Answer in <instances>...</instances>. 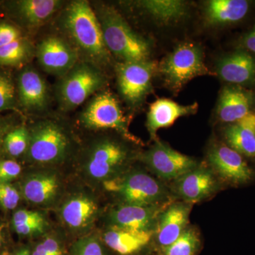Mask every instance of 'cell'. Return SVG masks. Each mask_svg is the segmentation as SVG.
<instances>
[{"label":"cell","mask_w":255,"mask_h":255,"mask_svg":"<svg viewBox=\"0 0 255 255\" xmlns=\"http://www.w3.org/2000/svg\"><path fill=\"white\" fill-rule=\"evenodd\" d=\"M197 103L181 105L169 99H158L152 104L147 114L146 127L151 138L155 139L157 130L172 126L178 119L195 114Z\"/></svg>","instance_id":"cell-20"},{"label":"cell","mask_w":255,"mask_h":255,"mask_svg":"<svg viewBox=\"0 0 255 255\" xmlns=\"http://www.w3.org/2000/svg\"><path fill=\"white\" fill-rule=\"evenodd\" d=\"M154 234L153 231H135L111 226L102 241L117 255H145L154 250Z\"/></svg>","instance_id":"cell-17"},{"label":"cell","mask_w":255,"mask_h":255,"mask_svg":"<svg viewBox=\"0 0 255 255\" xmlns=\"http://www.w3.org/2000/svg\"><path fill=\"white\" fill-rule=\"evenodd\" d=\"M29 129V145L26 156L39 164L59 163L70 155L74 140L68 127L60 119L45 117Z\"/></svg>","instance_id":"cell-4"},{"label":"cell","mask_w":255,"mask_h":255,"mask_svg":"<svg viewBox=\"0 0 255 255\" xmlns=\"http://www.w3.org/2000/svg\"><path fill=\"white\" fill-rule=\"evenodd\" d=\"M107 191L117 194L124 204L155 206L171 201L167 191L159 181L150 174L134 171L104 182Z\"/></svg>","instance_id":"cell-6"},{"label":"cell","mask_w":255,"mask_h":255,"mask_svg":"<svg viewBox=\"0 0 255 255\" xmlns=\"http://www.w3.org/2000/svg\"><path fill=\"white\" fill-rule=\"evenodd\" d=\"M157 70V63L150 60L116 64L119 93L130 107L141 105L150 91Z\"/></svg>","instance_id":"cell-9"},{"label":"cell","mask_w":255,"mask_h":255,"mask_svg":"<svg viewBox=\"0 0 255 255\" xmlns=\"http://www.w3.org/2000/svg\"><path fill=\"white\" fill-rule=\"evenodd\" d=\"M224 136L228 146L241 155L255 157V112L228 126Z\"/></svg>","instance_id":"cell-22"},{"label":"cell","mask_w":255,"mask_h":255,"mask_svg":"<svg viewBox=\"0 0 255 255\" xmlns=\"http://www.w3.org/2000/svg\"><path fill=\"white\" fill-rule=\"evenodd\" d=\"M21 167L12 159L0 160V182L9 183L20 175Z\"/></svg>","instance_id":"cell-36"},{"label":"cell","mask_w":255,"mask_h":255,"mask_svg":"<svg viewBox=\"0 0 255 255\" xmlns=\"http://www.w3.org/2000/svg\"><path fill=\"white\" fill-rule=\"evenodd\" d=\"M59 189L60 182L56 176L46 172L29 176L22 184L25 199L38 205L52 202L56 197Z\"/></svg>","instance_id":"cell-23"},{"label":"cell","mask_w":255,"mask_h":255,"mask_svg":"<svg viewBox=\"0 0 255 255\" xmlns=\"http://www.w3.org/2000/svg\"><path fill=\"white\" fill-rule=\"evenodd\" d=\"M18 107L28 114L45 116L51 105L53 92L43 75L35 67L21 68L16 82Z\"/></svg>","instance_id":"cell-10"},{"label":"cell","mask_w":255,"mask_h":255,"mask_svg":"<svg viewBox=\"0 0 255 255\" xmlns=\"http://www.w3.org/2000/svg\"><path fill=\"white\" fill-rule=\"evenodd\" d=\"M31 253V255H66L60 242L50 236L37 243Z\"/></svg>","instance_id":"cell-33"},{"label":"cell","mask_w":255,"mask_h":255,"mask_svg":"<svg viewBox=\"0 0 255 255\" xmlns=\"http://www.w3.org/2000/svg\"><path fill=\"white\" fill-rule=\"evenodd\" d=\"M159 72L166 85L177 91L192 79L209 75L202 50L191 43H181L161 62Z\"/></svg>","instance_id":"cell-7"},{"label":"cell","mask_w":255,"mask_h":255,"mask_svg":"<svg viewBox=\"0 0 255 255\" xmlns=\"http://www.w3.org/2000/svg\"><path fill=\"white\" fill-rule=\"evenodd\" d=\"M24 36L26 34L17 25L8 22H0V47L6 46Z\"/></svg>","instance_id":"cell-35"},{"label":"cell","mask_w":255,"mask_h":255,"mask_svg":"<svg viewBox=\"0 0 255 255\" xmlns=\"http://www.w3.org/2000/svg\"><path fill=\"white\" fill-rule=\"evenodd\" d=\"M20 194L16 188L9 183L0 182V205L6 210H12L17 206Z\"/></svg>","instance_id":"cell-34"},{"label":"cell","mask_w":255,"mask_h":255,"mask_svg":"<svg viewBox=\"0 0 255 255\" xmlns=\"http://www.w3.org/2000/svg\"><path fill=\"white\" fill-rule=\"evenodd\" d=\"M246 0H211L206 5L205 16L211 24H226L238 22L249 11Z\"/></svg>","instance_id":"cell-24"},{"label":"cell","mask_w":255,"mask_h":255,"mask_svg":"<svg viewBox=\"0 0 255 255\" xmlns=\"http://www.w3.org/2000/svg\"><path fill=\"white\" fill-rule=\"evenodd\" d=\"M54 19L55 33L73 46L80 60L94 64L104 71L110 66L113 58L105 46L100 21L90 1H68Z\"/></svg>","instance_id":"cell-1"},{"label":"cell","mask_w":255,"mask_h":255,"mask_svg":"<svg viewBox=\"0 0 255 255\" xmlns=\"http://www.w3.org/2000/svg\"><path fill=\"white\" fill-rule=\"evenodd\" d=\"M171 202L155 206L123 204L111 212L112 226L135 231H155L159 216Z\"/></svg>","instance_id":"cell-18"},{"label":"cell","mask_w":255,"mask_h":255,"mask_svg":"<svg viewBox=\"0 0 255 255\" xmlns=\"http://www.w3.org/2000/svg\"><path fill=\"white\" fill-rule=\"evenodd\" d=\"M98 211L95 201L85 196H78L67 201L62 209L61 216L69 227L80 229L92 222Z\"/></svg>","instance_id":"cell-25"},{"label":"cell","mask_w":255,"mask_h":255,"mask_svg":"<svg viewBox=\"0 0 255 255\" xmlns=\"http://www.w3.org/2000/svg\"><path fill=\"white\" fill-rule=\"evenodd\" d=\"M107 84L103 70L94 64L79 60L68 73L58 78L53 96L60 112L68 113L104 90Z\"/></svg>","instance_id":"cell-3"},{"label":"cell","mask_w":255,"mask_h":255,"mask_svg":"<svg viewBox=\"0 0 255 255\" xmlns=\"http://www.w3.org/2000/svg\"><path fill=\"white\" fill-rule=\"evenodd\" d=\"M140 159L157 177L166 181L176 180L199 165L192 157L159 140L142 153Z\"/></svg>","instance_id":"cell-12"},{"label":"cell","mask_w":255,"mask_h":255,"mask_svg":"<svg viewBox=\"0 0 255 255\" xmlns=\"http://www.w3.org/2000/svg\"><path fill=\"white\" fill-rule=\"evenodd\" d=\"M82 127L91 130H114L128 141L140 140L129 131L127 117L113 93L102 90L91 97L78 115Z\"/></svg>","instance_id":"cell-5"},{"label":"cell","mask_w":255,"mask_h":255,"mask_svg":"<svg viewBox=\"0 0 255 255\" xmlns=\"http://www.w3.org/2000/svg\"><path fill=\"white\" fill-rule=\"evenodd\" d=\"M36 54V44L28 36L0 47V67L22 68L29 65Z\"/></svg>","instance_id":"cell-27"},{"label":"cell","mask_w":255,"mask_h":255,"mask_svg":"<svg viewBox=\"0 0 255 255\" xmlns=\"http://www.w3.org/2000/svg\"><path fill=\"white\" fill-rule=\"evenodd\" d=\"M10 123L7 120L4 118L0 117V155H1L2 150H4V140L6 134L10 130H11Z\"/></svg>","instance_id":"cell-38"},{"label":"cell","mask_w":255,"mask_h":255,"mask_svg":"<svg viewBox=\"0 0 255 255\" xmlns=\"http://www.w3.org/2000/svg\"><path fill=\"white\" fill-rule=\"evenodd\" d=\"M253 104L254 97L251 92L237 85L225 87L218 104V117L223 123H236L251 113Z\"/></svg>","instance_id":"cell-21"},{"label":"cell","mask_w":255,"mask_h":255,"mask_svg":"<svg viewBox=\"0 0 255 255\" xmlns=\"http://www.w3.org/2000/svg\"><path fill=\"white\" fill-rule=\"evenodd\" d=\"M10 110H19L16 83L9 73L0 72V113Z\"/></svg>","instance_id":"cell-31"},{"label":"cell","mask_w":255,"mask_h":255,"mask_svg":"<svg viewBox=\"0 0 255 255\" xmlns=\"http://www.w3.org/2000/svg\"><path fill=\"white\" fill-rule=\"evenodd\" d=\"M202 247L200 234L189 226L177 241L157 252V255H198Z\"/></svg>","instance_id":"cell-28"},{"label":"cell","mask_w":255,"mask_h":255,"mask_svg":"<svg viewBox=\"0 0 255 255\" xmlns=\"http://www.w3.org/2000/svg\"><path fill=\"white\" fill-rule=\"evenodd\" d=\"M243 44L247 49L255 53V25L254 27L243 37Z\"/></svg>","instance_id":"cell-37"},{"label":"cell","mask_w":255,"mask_h":255,"mask_svg":"<svg viewBox=\"0 0 255 255\" xmlns=\"http://www.w3.org/2000/svg\"><path fill=\"white\" fill-rule=\"evenodd\" d=\"M192 204L171 202L159 216L154 234V251L157 253L177 241L189 227Z\"/></svg>","instance_id":"cell-14"},{"label":"cell","mask_w":255,"mask_h":255,"mask_svg":"<svg viewBox=\"0 0 255 255\" xmlns=\"http://www.w3.org/2000/svg\"><path fill=\"white\" fill-rule=\"evenodd\" d=\"M207 158L216 175L230 184H246L254 177L253 169L242 155L229 146L223 144L214 146L210 149Z\"/></svg>","instance_id":"cell-13"},{"label":"cell","mask_w":255,"mask_h":255,"mask_svg":"<svg viewBox=\"0 0 255 255\" xmlns=\"http://www.w3.org/2000/svg\"><path fill=\"white\" fill-rule=\"evenodd\" d=\"M35 58L45 73L58 78L68 73L80 60L73 46L55 32L36 43Z\"/></svg>","instance_id":"cell-11"},{"label":"cell","mask_w":255,"mask_h":255,"mask_svg":"<svg viewBox=\"0 0 255 255\" xmlns=\"http://www.w3.org/2000/svg\"><path fill=\"white\" fill-rule=\"evenodd\" d=\"M29 129L21 125L10 130L4 137V150L9 156L18 157L26 155L29 145Z\"/></svg>","instance_id":"cell-30"},{"label":"cell","mask_w":255,"mask_h":255,"mask_svg":"<svg viewBox=\"0 0 255 255\" xmlns=\"http://www.w3.org/2000/svg\"><path fill=\"white\" fill-rule=\"evenodd\" d=\"M1 244H2V235H1V228L0 227V248H1Z\"/></svg>","instance_id":"cell-40"},{"label":"cell","mask_w":255,"mask_h":255,"mask_svg":"<svg viewBox=\"0 0 255 255\" xmlns=\"http://www.w3.org/2000/svg\"><path fill=\"white\" fill-rule=\"evenodd\" d=\"M69 255H109L107 247L96 237L82 238L75 242Z\"/></svg>","instance_id":"cell-32"},{"label":"cell","mask_w":255,"mask_h":255,"mask_svg":"<svg viewBox=\"0 0 255 255\" xmlns=\"http://www.w3.org/2000/svg\"><path fill=\"white\" fill-rule=\"evenodd\" d=\"M92 6L112 58L118 59V63L150 60L149 42L134 31L115 8L105 3L95 2Z\"/></svg>","instance_id":"cell-2"},{"label":"cell","mask_w":255,"mask_h":255,"mask_svg":"<svg viewBox=\"0 0 255 255\" xmlns=\"http://www.w3.org/2000/svg\"><path fill=\"white\" fill-rule=\"evenodd\" d=\"M130 157L131 152L123 142L111 137H101L87 149L85 169L92 179L105 182L116 177Z\"/></svg>","instance_id":"cell-8"},{"label":"cell","mask_w":255,"mask_h":255,"mask_svg":"<svg viewBox=\"0 0 255 255\" xmlns=\"http://www.w3.org/2000/svg\"><path fill=\"white\" fill-rule=\"evenodd\" d=\"M216 72L220 78L233 85L255 84V59L245 50H238L218 62Z\"/></svg>","instance_id":"cell-19"},{"label":"cell","mask_w":255,"mask_h":255,"mask_svg":"<svg viewBox=\"0 0 255 255\" xmlns=\"http://www.w3.org/2000/svg\"><path fill=\"white\" fill-rule=\"evenodd\" d=\"M219 189L216 174L211 168L198 165L174 182V190L184 202L204 200Z\"/></svg>","instance_id":"cell-16"},{"label":"cell","mask_w":255,"mask_h":255,"mask_svg":"<svg viewBox=\"0 0 255 255\" xmlns=\"http://www.w3.org/2000/svg\"><path fill=\"white\" fill-rule=\"evenodd\" d=\"M66 3L61 0H18L10 2V9L20 26L34 32L54 19Z\"/></svg>","instance_id":"cell-15"},{"label":"cell","mask_w":255,"mask_h":255,"mask_svg":"<svg viewBox=\"0 0 255 255\" xmlns=\"http://www.w3.org/2000/svg\"><path fill=\"white\" fill-rule=\"evenodd\" d=\"M12 223L16 233L22 236L41 234L46 226L44 218L40 213L24 209L14 213Z\"/></svg>","instance_id":"cell-29"},{"label":"cell","mask_w":255,"mask_h":255,"mask_svg":"<svg viewBox=\"0 0 255 255\" xmlns=\"http://www.w3.org/2000/svg\"><path fill=\"white\" fill-rule=\"evenodd\" d=\"M14 255H31V251L28 248H21L19 251L16 252Z\"/></svg>","instance_id":"cell-39"},{"label":"cell","mask_w":255,"mask_h":255,"mask_svg":"<svg viewBox=\"0 0 255 255\" xmlns=\"http://www.w3.org/2000/svg\"><path fill=\"white\" fill-rule=\"evenodd\" d=\"M134 4L159 22L170 23L184 17L187 12L185 2L179 0H142Z\"/></svg>","instance_id":"cell-26"}]
</instances>
